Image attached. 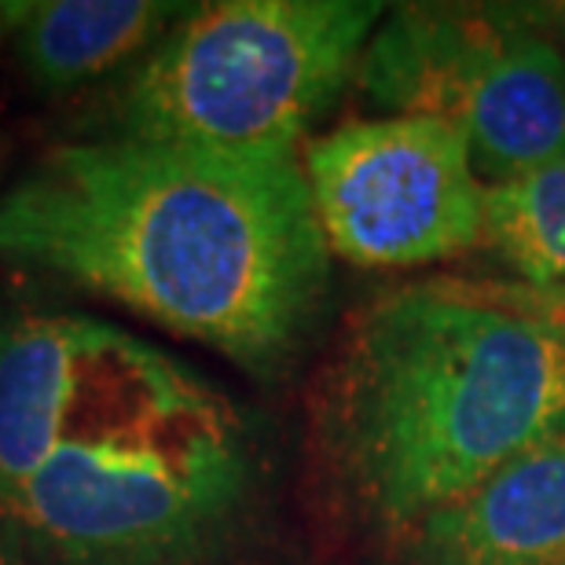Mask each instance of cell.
<instances>
[{"instance_id":"cell-1","label":"cell","mask_w":565,"mask_h":565,"mask_svg":"<svg viewBox=\"0 0 565 565\" xmlns=\"http://www.w3.org/2000/svg\"><path fill=\"white\" fill-rule=\"evenodd\" d=\"M0 254L250 371L287 364L331 279L294 151L129 137L60 147L22 177L0 202Z\"/></svg>"},{"instance_id":"cell-2","label":"cell","mask_w":565,"mask_h":565,"mask_svg":"<svg viewBox=\"0 0 565 565\" xmlns=\"http://www.w3.org/2000/svg\"><path fill=\"white\" fill-rule=\"evenodd\" d=\"M323 426L360 511L404 533L565 434V345L484 282H408L353 323Z\"/></svg>"},{"instance_id":"cell-3","label":"cell","mask_w":565,"mask_h":565,"mask_svg":"<svg viewBox=\"0 0 565 565\" xmlns=\"http://www.w3.org/2000/svg\"><path fill=\"white\" fill-rule=\"evenodd\" d=\"M246 489L239 412L104 323L60 440L0 507V565H188L224 536Z\"/></svg>"},{"instance_id":"cell-4","label":"cell","mask_w":565,"mask_h":565,"mask_svg":"<svg viewBox=\"0 0 565 565\" xmlns=\"http://www.w3.org/2000/svg\"><path fill=\"white\" fill-rule=\"evenodd\" d=\"M386 4L224 0L191 8L121 96V137L294 151L356 77Z\"/></svg>"},{"instance_id":"cell-5","label":"cell","mask_w":565,"mask_h":565,"mask_svg":"<svg viewBox=\"0 0 565 565\" xmlns=\"http://www.w3.org/2000/svg\"><path fill=\"white\" fill-rule=\"evenodd\" d=\"M356 85L382 118H445L492 184L565 151V52L507 8H397L371 33Z\"/></svg>"},{"instance_id":"cell-6","label":"cell","mask_w":565,"mask_h":565,"mask_svg":"<svg viewBox=\"0 0 565 565\" xmlns=\"http://www.w3.org/2000/svg\"><path fill=\"white\" fill-rule=\"evenodd\" d=\"M301 166L323 239L349 265L415 268L481 243L489 188L456 121H345Z\"/></svg>"},{"instance_id":"cell-7","label":"cell","mask_w":565,"mask_h":565,"mask_svg":"<svg viewBox=\"0 0 565 565\" xmlns=\"http://www.w3.org/2000/svg\"><path fill=\"white\" fill-rule=\"evenodd\" d=\"M401 565H565V434L401 533Z\"/></svg>"},{"instance_id":"cell-8","label":"cell","mask_w":565,"mask_h":565,"mask_svg":"<svg viewBox=\"0 0 565 565\" xmlns=\"http://www.w3.org/2000/svg\"><path fill=\"white\" fill-rule=\"evenodd\" d=\"M99 327L82 316H19L0 327V507L60 440Z\"/></svg>"},{"instance_id":"cell-9","label":"cell","mask_w":565,"mask_h":565,"mask_svg":"<svg viewBox=\"0 0 565 565\" xmlns=\"http://www.w3.org/2000/svg\"><path fill=\"white\" fill-rule=\"evenodd\" d=\"M191 8L154 0H49L19 4L15 52L44 88H74L126 63L188 15Z\"/></svg>"},{"instance_id":"cell-10","label":"cell","mask_w":565,"mask_h":565,"mask_svg":"<svg viewBox=\"0 0 565 565\" xmlns=\"http://www.w3.org/2000/svg\"><path fill=\"white\" fill-rule=\"evenodd\" d=\"M481 243L529 287L565 282V151L484 191Z\"/></svg>"},{"instance_id":"cell-11","label":"cell","mask_w":565,"mask_h":565,"mask_svg":"<svg viewBox=\"0 0 565 565\" xmlns=\"http://www.w3.org/2000/svg\"><path fill=\"white\" fill-rule=\"evenodd\" d=\"M495 298L507 301L511 309L525 312L529 320L547 327L551 334L565 345V282L558 287H529V282H484Z\"/></svg>"},{"instance_id":"cell-12","label":"cell","mask_w":565,"mask_h":565,"mask_svg":"<svg viewBox=\"0 0 565 565\" xmlns=\"http://www.w3.org/2000/svg\"><path fill=\"white\" fill-rule=\"evenodd\" d=\"M533 19H536L544 30H555V38L562 41V52H565V4L536 8V11H533Z\"/></svg>"}]
</instances>
